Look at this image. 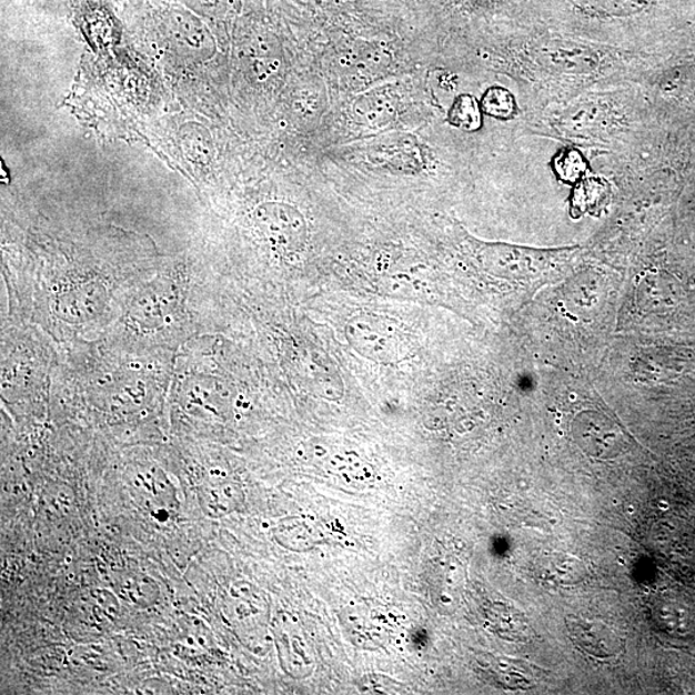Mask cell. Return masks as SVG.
<instances>
[{"mask_svg":"<svg viewBox=\"0 0 695 695\" xmlns=\"http://www.w3.org/2000/svg\"><path fill=\"white\" fill-rule=\"evenodd\" d=\"M195 273L172 270L137 285L115 320L109 343L132 350L172 351L192 336Z\"/></svg>","mask_w":695,"mask_h":695,"instance_id":"6da1fadb","label":"cell"},{"mask_svg":"<svg viewBox=\"0 0 695 695\" xmlns=\"http://www.w3.org/2000/svg\"><path fill=\"white\" fill-rule=\"evenodd\" d=\"M346 342L362 357L383 365H395L411 352L407 334L397 321L371 312H361L346 322Z\"/></svg>","mask_w":695,"mask_h":695,"instance_id":"7a4b0ae2","label":"cell"},{"mask_svg":"<svg viewBox=\"0 0 695 695\" xmlns=\"http://www.w3.org/2000/svg\"><path fill=\"white\" fill-rule=\"evenodd\" d=\"M253 222L266 244L282 254L301 252L309 236V225L301 210L280 201L258 207Z\"/></svg>","mask_w":695,"mask_h":695,"instance_id":"3957f363","label":"cell"},{"mask_svg":"<svg viewBox=\"0 0 695 695\" xmlns=\"http://www.w3.org/2000/svg\"><path fill=\"white\" fill-rule=\"evenodd\" d=\"M288 363L295 371L298 382H304L311 391L323 397L343 393L342 377L326 359L310 352L309 348L295 345L288 354Z\"/></svg>","mask_w":695,"mask_h":695,"instance_id":"277c9868","label":"cell"},{"mask_svg":"<svg viewBox=\"0 0 695 695\" xmlns=\"http://www.w3.org/2000/svg\"><path fill=\"white\" fill-rule=\"evenodd\" d=\"M567 627L573 642L594 657H614L624 648L617 634L600 621L572 617L567 620Z\"/></svg>","mask_w":695,"mask_h":695,"instance_id":"5b68a950","label":"cell"},{"mask_svg":"<svg viewBox=\"0 0 695 695\" xmlns=\"http://www.w3.org/2000/svg\"><path fill=\"white\" fill-rule=\"evenodd\" d=\"M353 109L355 118L369 127L390 124L395 112H397L392 94L385 89H379V91L361 97V100L354 103Z\"/></svg>","mask_w":695,"mask_h":695,"instance_id":"8992f818","label":"cell"},{"mask_svg":"<svg viewBox=\"0 0 695 695\" xmlns=\"http://www.w3.org/2000/svg\"><path fill=\"white\" fill-rule=\"evenodd\" d=\"M451 125L466 132L479 131L482 127V109L473 95H459L449 112Z\"/></svg>","mask_w":695,"mask_h":695,"instance_id":"52a82bcc","label":"cell"},{"mask_svg":"<svg viewBox=\"0 0 695 695\" xmlns=\"http://www.w3.org/2000/svg\"><path fill=\"white\" fill-rule=\"evenodd\" d=\"M481 109L484 114L498 120L512 119L516 109L514 95L505 88L492 87L483 94Z\"/></svg>","mask_w":695,"mask_h":695,"instance_id":"ba28073f","label":"cell"},{"mask_svg":"<svg viewBox=\"0 0 695 695\" xmlns=\"http://www.w3.org/2000/svg\"><path fill=\"white\" fill-rule=\"evenodd\" d=\"M555 171L565 182H576L586 171L584 158L577 151H564L555 160Z\"/></svg>","mask_w":695,"mask_h":695,"instance_id":"9c48e42d","label":"cell"},{"mask_svg":"<svg viewBox=\"0 0 695 695\" xmlns=\"http://www.w3.org/2000/svg\"><path fill=\"white\" fill-rule=\"evenodd\" d=\"M605 195L604 185L595 180H590L581 184L575 195V207L578 209L588 208V200H593L594 207L602 203Z\"/></svg>","mask_w":695,"mask_h":695,"instance_id":"30bf717a","label":"cell"}]
</instances>
